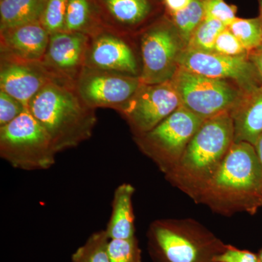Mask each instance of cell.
Here are the masks:
<instances>
[{
  "label": "cell",
  "mask_w": 262,
  "mask_h": 262,
  "mask_svg": "<svg viewBox=\"0 0 262 262\" xmlns=\"http://www.w3.org/2000/svg\"><path fill=\"white\" fill-rule=\"evenodd\" d=\"M195 203L224 216L256 214L262 208V167L254 146L234 142Z\"/></svg>",
  "instance_id": "6da1fadb"
},
{
  "label": "cell",
  "mask_w": 262,
  "mask_h": 262,
  "mask_svg": "<svg viewBox=\"0 0 262 262\" xmlns=\"http://www.w3.org/2000/svg\"><path fill=\"white\" fill-rule=\"evenodd\" d=\"M28 110L51 137L57 153L89 139L97 122L96 110L81 99L75 84L65 81L48 82Z\"/></svg>",
  "instance_id": "7a4b0ae2"
},
{
  "label": "cell",
  "mask_w": 262,
  "mask_h": 262,
  "mask_svg": "<svg viewBox=\"0 0 262 262\" xmlns=\"http://www.w3.org/2000/svg\"><path fill=\"white\" fill-rule=\"evenodd\" d=\"M234 142L230 114L204 120L179 163L165 175V179L195 203Z\"/></svg>",
  "instance_id": "3957f363"
},
{
  "label": "cell",
  "mask_w": 262,
  "mask_h": 262,
  "mask_svg": "<svg viewBox=\"0 0 262 262\" xmlns=\"http://www.w3.org/2000/svg\"><path fill=\"white\" fill-rule=\"evenodd\" d=\"M147 241L154 262H215L227 245L192 219L155 221L148 229Z\"/></svg>",
  "instance_id": "277c9868"
},
{
  "label": "cell",
  "mask_w": 262,
  "mask_h": 262,
  "mask_svg": "<svg viewBox=\"0 0 262 262\" xmlns=\"http://www.w3.org/2000/svg\"><path fill=\"white\" fill-rule=\"evenodd\" d=\"M56 154L51 137L28 108L0 127V155L15 168L47 170L56 163Z\"/></svg>",
  "instance_id": "5b68a950"
},
{
  "label": "cell",
  "mask_w": 262,
  "mask_h": 262,
  "mask_svg": "<svg viewBox=\"0 0 262 262\" xmlns=\"http://www.w3.org/2000/svg\"><path fill=\"white\" fill-rule=\"evenodd\" d=\"M170 82L182 106L203 120L231 114L247 94L232 81L198 75L181 67Z\"/></svg>",
  "instance_id": "8992f818"
},
{
  "label": "cell",
  "mask_w": 262,
  "mask_h": 262,
  "mask_svg": "<svg viewBox=\"0 0 262 262\" xmlns=\"http://www.w3.org/2000/svg\"><path fill=\"white\" fill-rule=\"evenodd\" d=\"M204 120L181 106L156 127L134 136L143 154L166 175L179 163Z\"/></svg>",
  "instance_id": "52a82bcc"
},
{
  "label": "cell",
  "mask_w": 262,
  "mask_h": 262,
  "mask_svg": "<svg viewBox=\"0 0 262 262\" xmlns=\"http://www.w3.org/2000/svg\"><path fill=\"white\" fill-rule=\"evenodd\" d=\"M139 34L141 82L153 84L171 80L179 68V56L186 48L171 20H158Z\"/></svg>",
  "instance_id": "ba28073f"
},
{
  "label": "cell",
  "mask_w": 262,
  "mask_h": 262,
  "mask_svg": "<svg viewBox=\"0 0 262 262\" xmlns=\"http://www.w3.org/2000/svg\"><path fill=\"white\" fill-rule=\"evenodd\" d=\"M142 84L139 77L84 67L75 89L90 107L110 108L120 113Z\"/></svg>",
  "instance_id": "9c48e42d"
},
{
  "label": "cell",
  "mask_w": 262,
  "mask_h": 262,
  "mask_svg": "<svg viewBox=\"0 0 262 262\" xmlns=\"http://www.w3.org/2000/svg\"><path fill=\"white\" fill-rule=\"evenodd\" d=\"M181 106L178 93L170 81L159 84L143 83L119 113L136 136L154 128Z\"/></svg>",
  "instance_id": "30bf717a"
},
{
  "label": "cell",
  "mask_w": 262,
  "mask_h": 262,
  "mask_svg": "<svg viewBox=\"0 0 262 262\" xmlns=\"http://www.w3.org/2000/svg\"><path fill=\"white\" fill-rule=\"evenodd\" d=\"M181 68L212 78L232 81L245 92L249 93L262 85L256 67L249 54L227 56L215 52L185 49L179 58Z\"/></svg>",
  "instance_id": "8fae6325"
},
{
  "label": "cell",
  "mask_w": 262,
  "mask_h": 262,
  "mask_svg": "<svg viewBox=\"0 0 262 262\" xmlns=\"http://www.w3.org/2000/svg\"><path fill=\"white\" fill-rule=\"evenodd\" d=\"M130 39L106 28L90 37L84 67L140 77L141 61Z\"/></svg>",
  "instance_id": "7c38bea8"
},
{
  "label": "cell",
  "mask_w": 262,
  "mask_h": 262,
  "mask_svg": "<svg viewBox=\"0 0 262 262\" xmlns=\"http://www.w3.org/2000/svg\"><path fill=\"white\" fill-rule=\"evenodd\" d=\"M90 36L61 31L50 35L42 63L58 80L75 84L84 68Z\"/></svg>",
  "instance_id": "4fadbf2b"
},
{
  "label": "cell",
  "mask_w": 262,
  "mask_h": 262,
  "mask_svg": "<svg viewBox=\"0 0 262 262\" xmlns=\"http://www.w3.org/2000/svg\"><path fill=\"white\" fill-rule=\"evenodd\" d=\"M58 80L41 61H30L1 55L0 90L28 108L29 103L48 83Z\"/></svg>",
  "instance_id": "5bb4252c"
},
{
  "label": "cell",
  "mask_w": 262,
  "mask_h": 262,
  "mask_svg": "<svg viewBox=\"0 0 262 262\" xmlns=\"http://www.w3.org/2000/svg\"><path fill=\"white\" fill-rule=\"evenodd\" d=\"M49 32L40 21L0 32L1 55L30 61H42L50 40Z\"/></svg>",
  "instance_id": "9a60e30c"
},
{
  "label": "cell",
  "mask_w": 262,
  "mask_h": 262,
  "mask_svg": "<svg viewBox=\"0 0 262 262\" xmlns=\"http://www.w3.org/2000/svg\"><path fill=\"white\" fill-rule=\"evenodd\" d=\"M230 115L234 142L245 141L254 146L262 134V85L245 95Z\"/></svg>",
  "instance_id": "2e32d148"
},
{
  "label": "cell",
  "mask_w": 262,
  "mask_h": 262,
  "mask_svg": "<svg viewBox=\"0 0 262 262\" xmlns=\"http://www.w3.org/2000/svg\"><path fill=\"white\" fill-rule=\"evenodd\" d=\"M101 2L113 23L117 25L115 32L127 37L139 30L154 12L151 0H101Z\"/></svg>",
  "instance_id": "e0dca14e"
},
{
  "label": "cell",
  "mask_w": 262,
  "mask_h": 262,
  "mask_svg": "<svg viewBox=\"0 0 262 262\" xmlns=\"http://www.w3.org/2000/svg\"><path fill=\"white\" fill-rule=\"evenodd\" d=\"M135 188L124 183L114 193L113 211L106 231L110 239H130L135 235V218L133 208V196Z\"/></svg>",
  "instance_id": "ac0fdd59"
},
{
  "label": "cell",
  "mask_w": 262,
  "mask_h": 262,
  "mask_svg": "<svg viewBox=\"0 0 262 262\" xmlns=\"http://www.w3.org/2000/svg\"><path fill=\"white\" fill-rule=\"evenodd\" d=\"M48 0L0 1V32L32 22L40 21Z\"/></svg>",
  "instance_id": "d6986e66"
},
{
  "label": "cell",
  "mask_w": 262,
  "mask_h": 262,
  "mask_svg": "<svg viewBox=\"0 0 262 262\" xmlns=\"http://www.w3.org/2000/svg\"><path fill=\"white\" fill-rule=\"evenodd\" d=\"M103 28L95 16L91 0H69L63 31L83 33L91 37Z\"/></svg>",
  "instance_id": "ffe728a7"
},
{
  "label": "cell",
  "mask_w": 262,
  "mask_h": 262,
  "mask_svg": "<svg viewBox=\"0 0 262 262\" xmlns=\"http://www.w3.org/2000/svg\"><path fill=\"white\" fill-rule=\"evenodd\" d=\"M170 20L187 47L193 33L205 18L203 0H192L185 9L170 14Z\"/></svg>",
  "instance_id": "44dd1931"
},
{
  "label": "cell",
  "mask_w": 262,
  "mask_h": 262,
  "mask_svg": "<svg viewBox=\"0 0 262 262\" xmlns=\"http://www.w3.org/2000/svg\"><path fill=\"white\" fill-rule=\"evenodd\" d=\"M110 238L106 231L91 234L72 256V262H111L108 254Z\"/></svg>",
  "instance_id": "7402d4cb"
},
{
  "label": "cell",
  "mask_w": 262,
  "mask_h": 262,
  "mask_svg": "<svg viewBox=\"0 0 262 262\" xmlns=\"http://www.w3.org/2000/svg\"><path fill=\"white\" fill-rule=\"evenodd\" d=\"M227 27L238 39L248 53L262 46V24L259 17L253 18L237 17Z\"/></svg>",
  "instance_id": "603a6c76"
},
{
  "label": "cell",
  "mask_w": 262,
  "mask_h": 262,
  "mask_svg": "<svg viewBox=\"0 0 262 262\" xmlns=\"http://www.w3.org/2000/svg\"><path fill=\"white\" fill-rule=\"evenodd\" d=\"M225 28L227 26L220 20L205 18L193 33L186 48L194 51L213 52L216 38Z\"/></svg>",
  "instance_id": "cb8c5ba5"
},
{
  "label": "cell",
  "mask_w": 262,
  "mask_h": 262,
  "mask_svg": "<svg viewBox=\"0 0 262 262\" xmlns=\"http://www.w3.org/2000/svg\"><path fill=\"white\" fill-rule=\"evenodd\" d=\"M108 251L111 262H142L141 250L136 237L110 239Z\"/></svg>",
  "instance_id": "d4e9b609"
},
{
  "label": "cell",
  "mask_w": 262,
  "mask_h": 262,
  "mask_svg": "<svg viewBox=\"0 0 262 262\" xmlns=\"http://www.w3.org/2000/svg\"><path fill=\"white\" fill-rule=\"evenodd\" d=\"M69 0H48L40 22L49 32H61L64 29L66 13Z\"/></svg>",
  "instance_id": "484cf974"
},
{
  "label": "cell",
  "mask_w": 262,
  "mask_h": 262,
  "mask_svg": "<svg viewBox=\"0 0 262 262\" xmlns=\"http://www.w3.org/2000/svg\"><path fill=\"white\" fill-rule=\"evenodd\" d=\"M205 18L220 20L226 26L237 18V7L227 4L225 0H203Z\"/></svg>",
  "instance_id": "4316f807"
},
{
  "label": "cell",
  "mask_w": 262,
  "mask_h": 262,
  "mask_svg": "<svg viewBox=\"0 0 262 262\" xmlns=\"http://www.w3.org/2000/svg\"><path fill=\"white\" fill-rule=\"evenodd\" d=\"M213 52L227 56H241L249 54L238 39L227 27L217 37Z\"/></svg>",
  "instance_id": "83f0119b"
},
{
  "label": "cell",
  "mask_w": 262,
  "mask_h": 262,
  "mask_svg": "<svg viewBox=\"0 0 262 262\" xmlns=\"http://www.w3.org/2000/svg\"><path fill=\"white\" fill-rule=\"evenodd\" d=\"M27 110L18 99L0 90V127L10 123Z\"/></svg>",
  "instance_id": "f1b7e54d"
},
{
  "label": "cell",
  "mask_w": 262,
  "mask_h": 262,
  "mask_svg": "<svg viewBox=\"0 0 262 262\" xmlns=\"http://www.w3.org/2000/svg\"><path fill=\"white\" fill-rule=\"evenodd\" d=\"M215 262H258V256L247 250H241L232 245H226L223 252L215 256Z\"/></svg>",
  "instance_id": "f546056e"
},
{
  "label": "cell",
  "mask_w": 262,
  "mask_h": 262,
  "mask_svg": "<svg viewBox=\"0 0 262 262\" xmlns=\"http://www.w3.org/2000/svg\"><path fill=\"white\" fill-rule=\"evenodd\" d=\"M169 15L185 9L192 3V0H163Z\"/></svg>",
  "instance_id": "4dcf8cb0"
},
{
  "label": "cell",
  "mask_w": 262,
  "mask_h": 262,
  "mask_svg": "<svg viewBox=\"0 0 262 262\" xmlns=\"http://www.w3.org/2000/svg\"><path fill=\"white\" fill-rule=\"evenodd\" d=\"M249 58L256 67L262 82V46L249 53Z\"/></svg>",
  "instance_id": "1f68e13d"
},
{
  "label": "cell",
  "mask_w": 262,
  "mask_h": 262,
  "mask_svg": "<svg viewBox=\"0 0 262 262\" xmlns=\"http://www.w3.org/2000/svg\"><path fill=\"white\" fill-rule=\"evenodd\" d=\"M255 149H256V154L258 155V160L262 167V134L258 138L256 144L254 145Z\"/></svg>",
  "instance_id": "d6a6232c"
},
{
  "label": "cell",
  "mask_w": 262,
  "mask_h": 262,
  "mask_svg": "<svg viewBox=\"0 0 262 262\" xmlns=\"http://www.w3.org/2000/svg\"><path fill=\"white\" fill-rule=\"evenodd\" d=\"M258 5H259V15H258V17H259L262 24V0H258Z\"/></svg>",
  "instance_id": "836d02e7"
},
{
  "label": "cell",
  "mask_w": 262,
  "mask_h": 262,
  "mask_svg": "<svg viewBox=\"0 0 262 262\" xmlns=\"http://www.w3.org/2000/svg\"><path fill=\"white\" fill-rule=\"evenodd\" d=\"M257 256L258 262H262V248H261V250H260L259 252H258Z\"/></svg>",
  "instance_id": "e575fe53"
},
{
  "label": "cell",
  "mask_w": 262,
  "mask_h": 262,
  "mask_svg": "<svg viewBox=\"0 0 262 262\" xmlns=\"http://www.w3.org/2000/svg\"><path fill=\"white\" fill-rule=\"evenodd\" d=\"M0 1H2V0H0Z\"/></svg>",
  "instance_id": "d590c367"
}]
</instances>
